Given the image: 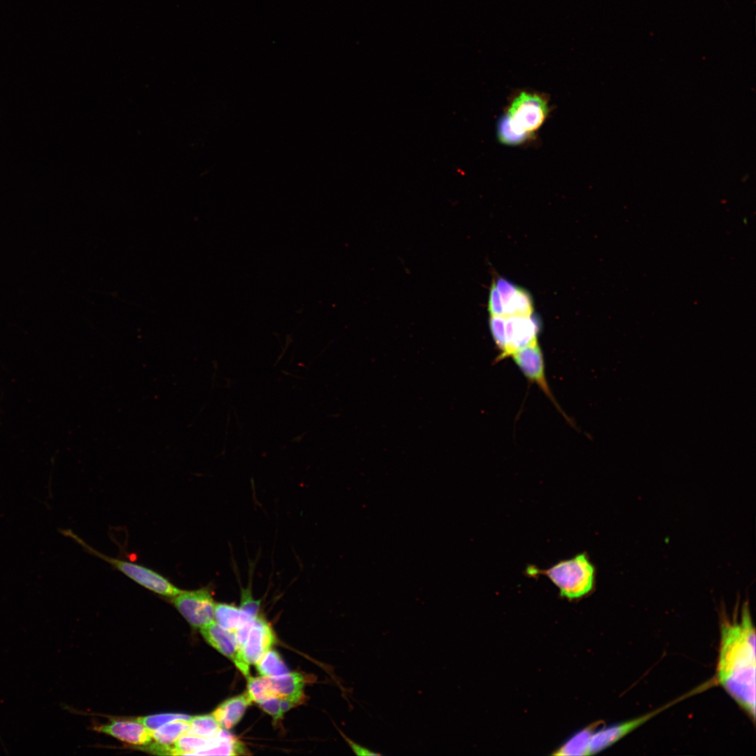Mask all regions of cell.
Wrapping results in <instances>:
<instances>
[{"instance_id":"obj_15","label":"cell","mask_w":756,"mask_h":756,"mask_svg":"<svg viewBox=\"0 0 756 756\" xmlns=\"http://www.w3.org/2000/svg\"><path fill=\"white\" fill-rule=\"evenodd\" d=\"M252 617L239 606L224 603H216L214 608V622L221 627L234 632Z\"/></svg>"},{"instance_id":"obj_18","label":"cell","mask_w":756,"mask_h":756,"mask_svg":"<svg viewBox=\"0 0 756 756\" xmlns=\"http://www.w3.org/2000/svg\"><path fill=\"white\" fill-rule=\"evenodd\" d=\"M504 316H530L533 306L530 294L519 287L517 290L503 304Z\"/></svg>"},{"instance_id":"obj_17","label":"cell","mask_w":756,"mask_h":756,"mask_svg":"<svg viewBox=\"0 0 756 756\" xmlns=\"http://www.w3.org/2000/svg\"><path fill=\"white\" fill-rule=\"evenodd\" d=\"M216 740V736L204 738L185 734L171 746L169 755H198L214 745Z\"/></svg>"},{"instance_id":"obj_8","label":"cell","mask_w":756,"mask_h":756,"mask_svg":"<svg viewBox=\"0 0 756 756\" xmlns=\"http://www.w3.org/2000/svg\"><path fill=\"white\" fill-rule=\"evenodd\" d=\"M200 631L206 641L230 659L246 678L251 676L249 665L243 659L233 631L221 627L215 622L201 628Z\"/></svg>"},{"instance_id":"obj_21","label":"cell","mask_w":756,"mask_h":756,"mask_svg":"<svg viewBox=\"0 0 756 756\" xmlns=\"http://www.w3.org/2000/svg\"><path fill=\"white\" fill-rule=\"evenodd\" d=\"M592 728L575 734L554 753L556 755H587Z\"/></svg>"},{"instance_id":"obj_14","label":"cell","mask_w":756,"mask_h":756,"mask_svg":"<svg viewBox=\"0 0 756 756\" xmlns=\"http://www.w3.org/2000/svg\"><path fill=\"white\" fill-rule=\"evenodd\" d=\"M267 678L269 685L274 695L279 698H291L303 702L305 678L298 672Z\"/></svg>"},{"instance_id":"obj_20","label":"cell","mask_w":756,"mask_h":756,"mask_svg":"<svg viewBox=\"0 0 756 756\" xmlns=\"http://www.w3.org/2000/svg\"><path fill=\"white\" fill-rule=\"evenodd\" d=\"M497 136L499 141L507 146L520 145L532 137L531 135L517 130L511 122L507 113L498 120Z\"/></svg>"},{"instance_id":"obj_28","label":"cell","mask_w":756,"mask_h":756,"mask_svg":"<svg viewBox=\"0 0 756 756\" xmlns=\"http://www.w3.org/2000/svg\"><path fill=\"white\" fill-rule=\"evenodd\" d=\"M258 704L262 710L273 718L274 722H277L283 718L284 713L281 709L279 697L271 696L258 703Z\"/></svg>"},{"instance_id":"obj_25","label":"cell","mask_w":756,"mask_h":756,"mask_svg":"<svg viewBox=\"0 0 756 756\" xmlns=\"http://www.w3.org/2000/svg\"><path fill=\"white\" fill-rule=\"evenodd\" d=\"M489 328L493 339L502 354L506 346L505 316H490Z\"/></svg>"},{"instance_id":"obj_1","label":"cell","mask_w":756,"mask_h":756,"mask_svg":"<svg viewBox=\"0 0 756 756\" xmlns=\"http://www.w3.org/2000/svg\"><path fill=\"white\" fill-rule=\"evenodd\" d=\"M717 679L736 702L755 718V629L747 606L739 617L722 624Z\"/></svg>"},{"instance_id":"obj_11","label":"cell","mask_w":756,"mask_h":756,"mask_svg":"<svg viewBox=\"0 0 756 756\" xmlns=\"http://www.w3.org/2000/svg\"><path fill=\"white\" fill-rule=\"evenodd\" d=\"M97 730L134 746H147L152 740V732L137 720H113Z\"/></svg>"},{"instance_id":"obj_19","label":"cell","mask_w":756,"mask_h":756,"mask_svg":"<svg viewBox=\"0 0 756 756\" xmlns=\"http://www.w3.org/2000/svg\"><path fill=\"white\" fill-rule=\"evenodd\" d=\"M261 676L276 677L289 673V670L279 654L274 650H269L255 664Z\"/></svg>"},{"instance_id":"obj_23","label":"cell","mask_w":756,"mask_h":756,"mask_svg":"<svg viewBox=\"0 0 756 756\" xmlns=\"http://www.w3.org/2000/svg\"><path fill=\"white\" fill-rule=\"evenodd\" d=\"M247 679V692L252 701L259 703L274 695L269 685L267 678L249 676Z\"/></svg>"},{"instance_id":"obj_2","label":"cell","mask_w":756,"mask_h":756,"mask_svg":"<svg viewBox=\"0 0 756 756\" xmlns=\"http://www.w3.org/2000/svg\"><path fill=\"white\" fill-rule=\"evenodd\" d=\"M529 576L543 575L559 590L560 595L567 599L581 598L594 589L595 568L585 553L561 560L547 569L528 566Z\"/></svg>"},{"instance_id":"obj_24","label":"cell","mask_w":756,"mask_h":756,"mask_svg":"<svg viewBox=\"0 0 756 756\" xmlns=\"http://www.w3.org/2000/svg\"><path fill=\"white\" fill-rule=\"evenodd\" d=\"M191 718L192 716L180 713H161L138 718L136 720L153 731L169 722L177 720L190 721Z\"/></svg>"},{"instance_id":"obj_10","label":"cell","mask_w":756,"mask_h":756,"mask_svg":"<svg viewBox=\"0 0 756 756\" xmlns=\"http://www.w3.org/2000/svg\"><path fill=\"white\" fill-rule=\"evenodd\" d=\"M657 713V711L649 713L637 718L592 732L589 745V755L595 754L607 748L650 720Z\"/></svg>"},{"instance_id":"obj_12","label":"cell","mask_w":756,"mask_h":756,"mask_svg":"<svg viewBox=\"0 0 756 756\" xmlns=\"http://www.w3.org/2000/svg\"><path fill=\"white\" fill-rule=\"evenodd\" d=\"M247 691L241 694L226 699L212 713L222 728L230 729L235 726L243 717L246 710L252 703Z\"/></svg>"},{"instance_id":"obj_9","label":"cell","mask_w":756,"mask_h":756,"mask_svg":"<svg viewBox=\"0 0 756 756\" xmlns=\"http://www.w3.org/2000/svg\"><path fill=\"white\" fill-rule=\"evenodd\" d=\"M274 632L270 624L258 615L253 621L247 639L241 649L244 660L249 666L255 664L273 646Z\"/></svg>"},{"instance_id":"obj_29","label":"cell","mask_w":756,"mask_h":756,"mask_svg":"<svg viewBox=\"0 0 756 756\" xmlns=\"http://www.w3.org/2000/svg\"><path fill=\"white\" fill-rule=\"evenodd\" d=\"M496 286L500 295L503 304L517 290L519 286L505 278L499 277L495 281Z\"/></svg>"},{"instance_id":"obj_7","label":"cell","mask_w":756,"mask_h":756,"mask_svg":"<svg viewBox=\"0 0 756 756\" xmlns=\"http://www.w3.org/2000/svg\"><path fill=\"white\" fill-rule=\"evenodd\" d=\"M510 357L524 376L529 381L538 384L557 409H559L547 382L544 358L538 341L516 351Z\"/></svg>"},{"instance_id":"obj_6","label":"cell","mask_w":756,"mask_h":756,"mask_svg":"<svg viewBox=\"0 0 756 756\" xmlns=\"http://www.w3.org/2000/svg\"><path fill=\"white\" fill-rule=\"evenodd\" d=\"M539 326L533 314L505 316L506 346L496 360L506 358L516 351L537 342Z\"/></svg>"},{"instance_id":"obj_4","label":"cell","mask_w":756,"mask_h":756,"mask_svg":"<svg viewBox=\"0 0 756 756\" xmlns=\"http://www.w3.org/2000/svg\"><path fill=\"white\" fill-rule=\"evenodd\" d=\"M172 598L176 608L192 627L201 629L214 622L216 602L211 588L181 589Z\"/></svg>"},{"instance_id":"obj_13","label":"cell","mask_w":756,"mask_h":756,"mask_svg":"<svg viewBox=\"0 0 756 756\" xmlns=\"http://www.w3.org/2000/svg\"><path fill=\"white\" fill-rule=\"evenodd\" d=\"M190 727V721L177 720L151 731L154 743L148 745V750L155 752L156 754L165 755L167 748L179 737L186 734Z\"/></svg>"},{"instance_id":"obj_5","label":"cell","mask_w":756,"mask_h":756,"mask_svg":"<svg viewBox=\"0 0 756 756\" xmlns=\"http://www.w3.org/2000/svg\"><path fill=\"white\" fill-rule=\"evenodd\" d=\"M548 112L547 102L542 96L522 92L512 100L506 113L517 130L532 136L542 125Z\"/></svg>"},{"instance_id":"obj_22","label":"cell","mask_w":756,"mask_h":756,"mask_svg":"<svg viewBox=\"0 0 756 756\" xmlns=\"http://www.w3.org/2000/svg\"><path fill=\"white\" fill-rule=\"evenodd\" d=\"M190 729L186 734L204 738L215 737L222 729L213 714L192 717Z\"/></svg>"},{"instance_id":"obj_3","label":"cell","mask_w":756,"mask_h":756,"mask_svg":"<svg viewBox=\"0 0 756 756\" xmlns=\"http://www.w3.org/2000/svg\"><path fill=\"white\" fill-rule=\"evenodd\" d=\"M62 532L66 536L75 540L89 553L108 562L129 578L147 589L169 598H172L181 592V589L158 573L133 562L106 556L89 546L72 531L66 530Z\"/></svg>"},{"instance_id":"obj_30","label":"cell","mask_w":756,"mask_h":756,"mask_svg":"<svg viewBox=\"0 0 756 756\" xmlns=\"http://www.w3.org/2000/svg\"><path fill=\"white\" fill-rule=\"evenodd\" d=\"M340 734L343 736L344 741L347 743L350 748L357 755H368V756H379L382 753L375 752L366 747L360 746L359 743L355 742L347 736H346L341 730L339 729Z\"/></svg>"},{"instance_id":"obj_27","label":"cell","mask_w":756,"mask_h":756,"mask_svg":"<svg viewBox=\"0 0 756 756\" xmlns=\"http://www.w3.org/2000/svg\"><path fill=\"white\" fill-rule=\"evenodd\" d=\"M239 608L252 617L259 615L260 601L253 598L251 589H242Z\"/></svg>"},{"instance_id":"obj_26","label":"cell","mask_w":756,"mask_h":756,"mask_svg":"<svg viewBox=\"0 0 756 756\" xmlns=\"http://www.w3.org/2000/svg\"><path fill=\"white\" fill-rule=\"evenodd\" d=\"M488 312L490 316H504L502 299L494 281L492 282L489 290Z\"/></svg>"},{"instance_id":"obj_16","label":"cell","mask_w":756,"mask_h":756,"mask_svg":"<svg viewBox=\"0 0 756 756\" xmlns=\"http://www.w3.org/2000/svg\"><path fill=\"white\" fill-rule=\"evenodd\" d=\"M246 754L241 741L222 728L216 736L214 745L198 755H239Z\"/></svg>"}]
</instances>
